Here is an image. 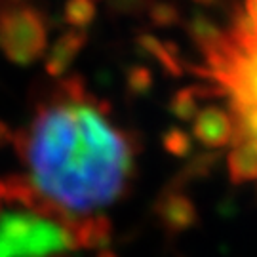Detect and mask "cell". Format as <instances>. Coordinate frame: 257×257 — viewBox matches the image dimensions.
Returning <instances> with one entry per match:
<instances>
[{
    "label": "cell",
    "mask_w": 257,
    "mask_h": 257,
    "mask_svg": "<svg viewBox=\"0 0 257 257\" xmlns=\"http://www.w3.org/2000/svg\"><path fill=\"white\" fill-rule=\"evenodd\" d=\"M12 2H21V0H12Z\"/></svg>",
    "instance_id": "cell-23"
},
{
    "label": "cell",
    "mask_w": 257,
    "mask_h": 257,
    "mask_svg": "<svg viewBox=\"0 0 257 257\" xmlns=\"http://www.w3.org/2000/svg\"><path fill=\"white\" fill-rule=\"evenodd\" d=\"M74 249L67 227L31 211L0 213V257H54Z\"/></svg>",
    "instance_id": "cell-2"
},
{
    "label": "cell",
    "mask_w": 257,
    "mask_h": 257,
    "mask_svg": "<svg viewBox=\"0 0 257 257\" xmlns=\"http://www.w3.org/2000/svg\"><path fill=\"white\" fill-rule=\"evenodd\" d=\"M95 257H118V255H116L114 251H110V249H101Z\"/></svg>",
    "instance_id": "cell-21"
},
{
    "label": "cell",
    "mask_w": 257,
    "mask_h": 257,
    "mask_svg": "<svg viewBox=\"0 0 257 257\" xmlns=\"http://www.w3.org/2000/svg\"><path fill=\"white\" fill-rule=\"evenodd\" d=\"M149 19L155 27L160 29H168L174 27L181 21V12L175 6L174 2H168V0H160V2H155L147 12Z\"/></svg>",
    "instance_id": "cell-16"
},
{
    "label": "cell",
    "mask_w": 257,
    "mask_h": 257,
    "mask_svg": "<svg viewBox=\"0 0 257 257\" xmlns=\"http://www.w3.org/2000/svg\"><path fill=\"white\" fill-rule=\"evenodd\" d=\"M110 14L114 16H130L138 18L147 14L149 8L155 4V0H103Z\"/></svg>",
    "instance_id": "cell-17"
},
{
    "label": "cell",
    "mask_w": 257,
    "mask_h": 257,
    "mask_svg": "<svg viewBox=\"0 0 257 257\" xmlns=\"http://www.w3.org/2000/svg\"><path fill=\"white\" fill-rule=\"evenodd\" d=\"M185 29H187L189 37L193 38L194 44L200 48L204 54H210L213 50L221 48L223 42L227 40V35H223V31L202 14H194L193 18L185 23Z\"/></svg>",
    "instance_id": "cell-10"
},
{
    "label": "cell",
    "mask_w": 257,
    "mask_h": 257,
    "mask_svg": "<svg viewBox=\"0 0 257 257\" xmlns=\"http://www.w3.org/2000/svg\"><path fill=\"white\" fill-rule=\"evenodd\" d=\"M88 42V35L86 31H78V29H71L63 33L61 37L54 42L52 50L48 52L46 61H44V69L50 76H63L78 54L84 50Z\"/></svg>",
    "instance_id": "cell-7"
},
{
    "label": "cell",
    "mask_w": 257,
    "mask_h": 257,
    "mask_svg": "<svg viewBox=\"0 0 257 257\" xmlns=\"http://www.w3.org/2000/svg\"><path fill=\"white\" fill-rule=\"evenodd\" d=\"M204 95V92L196 86H189V88H181L174 93L172 101H170V112L175 118L183 120V122H191L198 112V101Z\"/></svg>",
    "instance_id": "cell-12"
},
{
    "label": "cell",
    "mask_w": 257,
    "mask_h": 257,
    "mask_svg": "<svg viewBox=\"0 0 257 257\" xmlns=\"http://www.w3.org/2000/svg\"><path fill=\"white\" fill-rule=\"evenodd\" d=\"M48 27L33 6H10L0 12V50L12 63L27 67L46 52Z\"/></svg>",
    "instance_id": "cell-3"
},
{
    "label": "cell",
    "mask_w": 257,
    "mask_h": 257,
    "mask_svg": "<svg viewBox=\"0 0 257 257\" xmlns=\"http://www.w3.org/2000/svg\"><path fill=\"white\" fill-rule=\"evenodd\" d=\"M54 257H63V255H54Z\"/></svg>",
    "instance_id": "cell-24"
},
{
    "label": "cell",
    "mask_w": 257,
    "mask_h": 257,
    "mask_svg": "<svg viewBox=\"0 0 257 257\" xmlns=\"http://www.w3.org/2000/svg\"><path fill=\"white\" fill-rule=\"evenodd\" d=\"M139 50L143 54L151 55L153 59H156L160 67L164 69L166 73L174 74V76H179L183 74V63H181V57H179V52H177V46H174L172 42H164L160 38H156L155 35H139L136 38Z\"/></svg>",
    "instance_id": "cell-9"
},
{
    "label": "cell",
    "mask_w": 257,
    "mask_h": 257,
    "mask_svg": "<svg viewBox=\"0 0 257 257\" xmlns=\"http://www.w3.org/2000/svg\"><path fill=\"white\" fill-rule=\"evenodd\" d=\"M0 213H2V202H0Z\"/></svg>",
    "instance_id": "cell-22"
},
{
    "label": "cell",
    "mask_w": 257,
    "mask_h": 257,
    "mask_svg": "<svg viewBox=\"0 0 257 257\" xmlns=\"http://www.w3.org/2000/svg\"><path fill=\"white\" fill-rule=\"evenodd\" d=\"M193 139L211 151L232 145L234 120L230 112L215 105L200 109L193 118Z\"/></svg>",
    "instance_id": "cell-5"
},
{
    "label": "cell",
    "mask_w": 257,
    "mask_h": 257,
    "mask_svg": "<svg viewBox=\"0 0 257 257\" xmlns=\"http://www.w3.org/2000/svg\"><path fill=\"white\" fill-rule=\"evenodd\" d=\"M194 4H198V6H215V4H219L221 0H193Z\"/></svg>",
    "instance_id": "cell-20"
},
{
    "label": "cell",
    "mask_w": 257,
    "mask_h": 257,
    "mask_svg": "<svg viewBox=\"0 0 257 257\" xmlns=\"http://www.w3.org/2000/svg\"><path fill=\"white\" fill-rule=\"evenodd\" d=\"M12 143L29 181L76 217L116 202L134 174L136 143L110 122L109 109L80 76L59 84L54 99L38 107Z\"/></svg>",
    "instance_id": "cell-1"
},
{
    "label": "cell",
    "mask_w": 257,
    "mask_h": 257,
    "mask_svg": "<svg viewBox=\"0 0 257 257\" xmlns=\"http://www.w3.org/2000/svg\"><path fill=\"white\" fill-rule=\"evenodd\" d=\"M193 136L181 128H170L162 136V147L175 158H189L193 153Z\"/></svg>",
    "instance_id": "cell-14"
},
{
    "label": "cell",
    "mask_w": 257,
    "mask_h": 257,
    "mask_svg": "<svg viewBox=\"0 0 257 257\" xmlns=\"http://www.w3.org/2000/svg\"><path fill=\"white\" fill-rule=\"evenodd\" d=\"M97 16V0H67L63 10L65 23L73 29L84 31L93 23Z\"/></svg>",
    "instance_id": "cell-13"
},
{
    "label": "cell",
    "mask_w": 257,
    "mask_h": 257,
    "mask_svg": "<svg viewBox=\"0 0 257 257\" xmlns=\"http://www.w3.org/2000/svg\"><path fill=\"white\" fill-rule=\"evenodd\" d=\"M244 14L257 25V0H244Z\"/></svg>",
    "instance_id": "cell-19"
},
{
    "label": "cell",
    "mask_w": 257,
    "mask_h": 257,
    "mask_svg": "<svg viewBox=\"0 0 257 257\" xmlns=\"http://www.w3.org/2000/svg\"><path fill=\"white\" fill-rule=\"evenodd\" d=\"M153 84H155V76L145 65L130 67V71L126 73V88L132 97H145L151 92Z\"/></svg>",
    "instance_id": "cell-15"
},
{
    "label": "cell",
    "mask_w": 257,
    "mask_h": 257,
    "mask_svg": "<svg viewBox=\"0 0 257 257\" xmlns=\"http://www.w3.org/2000/svg\"><path fill=\"white\" fill-rule=\"evenodd\" d=\"M12 139H14V132L8 128V124H4L0 120V149L6 147L8 143H12Z\"/></svg>",
    "instance_id": "cell-18"
},
{
    "label": "cell",
    "mask_w": 257,
    "mask_h": 257,
    "mask_svg": "<svg viewBox=\"0 0 257 257\" xmlns=\"http://www.w3.org/2000/svg\"><path fill=\"white\" fill-rule=\"evenodd\" d=\"M227 168L232 183L240 185L257 181V143L253 141L232 143L227 156Z\"/></svg>",
    "instance_id": "cell-8"
},
{
    "label": "cell",
    "mask_w": 257,
    "mask_h": 257,
    "mask_svg": "<svg viewBox=\"0 0 257 257\" xmlns=\"http://www.w3.org/2000/svg\"><path fill=\"white\" fill-rule=\"evenodd\" d=\"M155 213L168 234H181L198 223L194 202L177 187L164 189L155 204Z\"/></svg>",
    "instance_id": "cell-4"
},
{
    "label": "cell",
    "mask_w": 257,
    "mask_h": 257,
    "mask_svg": "<svg viewBox=\"0 0 257 257\" xmlns=\"http://www.w3.org/2000/svg\"><path fill=\"white\" fill-rule=\"evenodd\" d=\"M217 162H219V155L217 153H206V155L194 156V158H191L187 162V166L174 179V187L181 189L183 185L191 183L194 179H202L206 175H210L215 170Z\"/></svg>",
    "instance_id": "cell-11"
},
{
    "label": "cell",
    "mask_w": 257,
    "mask_h": 257,
    "mask_svg": "<svg viewBox=\"0 0 257 257\" xmlns=\"http://www.w3.org/2000/svg\"><path fill=\"white\" fill-rule=\"evenodd\" d=\"M74 249H107L112 240V225L105 215L76 217L69 227Z\"/></svg>",
    "instance_id": "cell-6"
}]
</instances>
